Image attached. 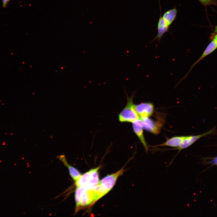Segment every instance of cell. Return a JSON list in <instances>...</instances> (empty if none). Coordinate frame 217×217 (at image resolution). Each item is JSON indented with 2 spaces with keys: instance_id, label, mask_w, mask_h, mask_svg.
<instances>
[{
  "instance_id": "obj_3",
  "label": "cell",
  "mask_w": 217,
  "mask_h": 217,
  "mask_svg": "<svg viewBox=\"0 0 217 217\" xmlns=\"http://www.w3.org/2000/svg\"><path fill=\"white\" fill-rule=\"evenodd\" d=\"M124 167L116 172L105 176L100 181L99 184L108 193L113 187L118 178L125 171Z\"/></svg>"
},
{
  "instance_id": "obj_4",
  "label": "cell",
  "mask_w": 217,
  "mask_h": 217,
  "mask_svg": "<svg viewBox=\"0 0 217 217\" xmlns=\"http://www.w3.org/2000/svg\"><path fill=\"white\" fill-rule=\"evenodd\" d=\"M135 110L140 119L149 118L153 114L154 106L150 102L142 103L135 106Z\"/></svg>"
},
{
  "instance_id": "obj_12",
  "label": "cell",
  "mask_w": 217,
  "mask_h": 217,
  "mask_svg": "<svg viewBox=\"0 0 217 217\" xmlns=\"http://www.w3.org/2000/svg\"><path fill=\"white\" fill-rule=\"evenodd\" d=\"M185 137V136L173 137L167 140L164 143L155 146H169L178 148L180 146Z\"/></svg>"
},
{
  "instance_id": "obj_2",
  "label": "cell",
  "mask_w": 217,
  "mask_h": 217,
  "mask_svg": "<svg viewBox=\"0 0 217 217\" xmlns=\"http://www.w3.org/2000/svg\"><path fill=\"white\" fill-rule=\"evenodd\" d=\"M125 92L126 95L127 102V104L118 115V120L121 122H128L133 123L140 119L135 108V105L133 102V98L135 92H133L131 96L129 97Z\"/></svg>"
},
{
  "instance_id": "obj_7",
  "label": "cell",
  "mask_w": 217,
  "mask_h": 217,
  "mask_svg": "<svg viewBox=\"0 0 217 217\" xmlns=\"http://www.w3.org/2000/svg\"><path fill=\"white\" fill-rule=\"evenodd\" d=\"M140 123L143 129L154 134H157L160 131L157 123L149 118L139 119Z\"/></svg>"
},
{
  "instance_id": "obj_1",
  "label": "cell",
  "mask_w": 217,
  "mask_h": 217,
  "mask_svg": "<svg viewBox=\"0 0 217 217\" xmlns=\"http://www.w3.org/2000/svg\"><path fill=\"white\" fill-rule=\"evenodd\" d=\"M100 166L92 169L82 175L77 181L76 186H80L87 190L93 189L99 183V171Z\"/></svg>"
},
{
  "instance_id": "obj_18",
  "label": "cell",
  "mask_w": 217,
  "mask_h": 217,
  "mask_svg": "<svg viewBox=\"0 0 217 217\" xmlns=\"http://www.w3.org/2000/svg\"><path fill=\"white\" fill-rule=\"evenodd\" d=\"M214 33H217V25L215 26V28L214 30Z\"/></svg>"
},
{
  "instance_id": "obj_17",
  "label": "cell",
  "mask_w": 217,
  "mask_h": 217,
  "mask_svg": "<svg viewBox=\"0 0 217 217\" xmlns=\"http://www.w3.org/2000/svg\"><path fill=\"white\" fill-rule=\"evenodd\" d=\"M10 0H2L3 6L4 8L6 7Z\"/></svg>"
},
{
  "instance_id": "obj_11",
  "label": "cell",
  "mask_w": 217,
  "mask_h": 217,
  "mask_svg": "<svg viewBox=\"0 0 217 217\" xmlns=\"http://www.w3.org/2000/svg\"><path fill=\"white\" fill-rule=\"evenodd\" d=\"M169 27L163 18L160 17L157 25V34L153 41L156 40L159 42L163 34L168 31Z\"/></svg>"
},
{
  "instance_id": "obj_8",
  "label": "cell",
  "mask_w": 217,
  "mask_h": 217,
  "mask_svg": "<svg viewBox=\"0 0 217 217\" xmlns=\"http://www.w3.org/2000/svg\"><path fill=\"white\" fill-rule=\"evenodd\" d=\"M95 202L93 189H84L80 199V208L91 205Z\"/></svg>"
},
{
  "instance_id": "obj_5",
  "label": "cell",
  "mask_w": 217,
  "mask_h": 217,
  "mask_svg": "<svg viewBox=\"0 0 217 217\" xmlns=\"http://www.w3.org/2000/svg\"><path fill=\"white\" fill-rule=\"evenodd\" d=\"M217 48V42L214 39L207 46L200 57L190 67V69L186 75L177 83V86L183 80H185L194 67L202 59L211 54Z\"/></svg>"
},
{
  "instance_id": "obj_13",
  "label": "cell",
  "mask_w": 217,
  "mask_h": 217,
  "mask_svg": "<svg viewBox=\"0 0 217 217\" xmlns=\"http://www.w3.org/2000/svg\"><path fill=\"white\" fill-rule=\"evenodd\" d=\"M177 10L174 8L165 12L162 17L169 27L175 20L177 15Z\"/></svg>"
},
{
  "instance_id": "obj_15",
  "label": "cell",
  "mask_w": 217,
  "mask_h": 217,
  "mask_svg": "<svg viewBox=\"0 0 217 217\" xmlns=\"http://www.w3.org/2000/svg\"><path fill=\"white\" fill-rule=\"evenodd\" d=\"M203 5L206 6L213 5L217 6V1L216 0H198Z\"/></svg>"
},
{
  "instance_id": "obj_16",
  "label": "cell",
  "mask_w": 217,
  "mask_h": 217,
  "mask_svg": "<svg viewBox=\"0 0 217 217\" xmlns=\"http://www.w3.org/2000/svg\"><path fill=\"white\" fill-rule=\"evenodd\" d=\"M209 163L213 165H217V157L214 158Z\"/></svg>"
},
{
  "instance_id": "obj_9",
  "label": "cell",
  "mask_w": 217,
  "mask_h": 217,
  "mask_svg": "<svg viewBox=\"0 0 217 217\" xmlns=\"http://www.w3.org/2000/svg\"><path fill=\"white\" fill-rule=\"evenodd\" d=\"M132 127L134 132L143 145L146 151L147 152L149 147L145 139L143 133V128L141 126L139 119L132 123Z\"/></svg>"
},
{
  "instance_id": "obj_14",
  "label": "cell",
  "mask_w": 217,
  "mask_h": 217,
  "mask_svg": "<svg viewBox=\"0 0 217 217\" xmlns=\"http://www.w3.org/2000/svg\"><path fill=\"white\" fill-rule=\"evenodd\" d=\"M75 191V212H77L80 209V202L81 195L84 188L80 186H76Z\"/></svg>"
},
{
  "instance_id": "obj_10",
  "label": "cell",
  "mask_w": 217,
  "mask_h": 217,
  "mask_svg": "<svg viewBox=\"0 0 217 217\" xmlns=\"http://www.w3.org/2000/svg\"><path fill=\"white\" fill-rule=\"evenodd\" d=\"M58 158L64 165L67 167L70 175L75 182L77 181L82 175L81 173L77 169L68 163L64 155H61Z\"/></svg>"
},
{
  "instance_id": "obj_19",
  "label": "cell",
  "mask_w": 217,
  "mask_h": 217,
  "mask_svg": "<svg viewBox=\"0 0 217 217\" xmlns=\"http://www.w3.org/2000/svg\"><path fill=\"white\" fill-rule=\"evenodd\" d=\"M217 42V33L216 35L214 37L213 39Z\"/></svg>"
},
{
  "instance_id": "obj_6",
  "label": "cell",
  "mask_w": 217,
  "mask_h": 217,
  "mask_svg": "<svg viewBox=\"0 0 217 217\" xmlns=\"http://www.w3.org/2000/svg\"><path fill=\"white\" fill-rule=\"evenodd\" d=\"M214 130L212 129L204 133L198 135L185 136L180 146L178 148L174 149H178L179 150L178 153L182 149L190 146L200 138L206 135L212 134Z\"/></svg>"
}]
</instances>
